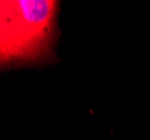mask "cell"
Listing matches in <instances>:
<instances>
[{"label":"cell","mask_w":150,"mask_h":140,"mask_svg":"<svg viewBox=\"0 0 150 140\" xmlns=\"http://www.w3.org/2000/svg\"><path fill=\"white\" fill-rule=\"evenodd\" d=\"M59 1H0L1 70L53 63Z\"/></svg>","instance_id":"obj_1"}]
</instances>
